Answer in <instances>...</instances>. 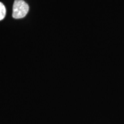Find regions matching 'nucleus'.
Here are the masks:
<instances>
[{
  "label": "nucleus",
  "mask_w": 124,
  "mask_h": 124,
  "mask_svg": "<svg viewBox=\"0 0 124 124\" xmlns=\"http://www.w3.org/2000/svg\"><path fill=\"white\" fill-rule=\"evenodd\" d=\"M29 11V6L24 0H15L13 7L12 16L16 19L24 17Z\"/></svg>",
  "instance_id": "nucleus-1"
},
{
  "label": "nucleus",
  "mask_w": 124,
  "mask_h": 124,
  "mask_svg": "<svg viewBox=\"0 0 124 124\" xmlns=\"http://www.w3.org/2000/svg\"><path fill=\"white\" fill-rule=\"evenodd\" d=\"M6 9L4 5L2 2H0V21L3 20L5 17Z\"/></svg>",
  "instance_id": "nucleus-2"
}]
</instances>
